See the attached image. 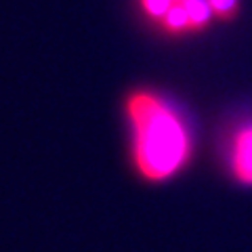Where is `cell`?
I'll return each mask as SVG.
<instances>
[{"label": "cell", "mask_w": 252, "mask_h": 252, "mask_svg": "<svg viewBox=\"0 0 252 252\" xmlns=\"http://www.w3.org/2000/svg\"><path fill=\"white\" fill-rule=\"evenodd\" d=\"M128 160L149 185H166L191 166L195 137L177 101L156 89H132L124 99Z\"/></svg>", "instance_id": "1"}, {"label": "cell", "mask_w": 252, "mask_h": 252, "mask_svg": "<svg viewBox=\"0 0 252 252\" xmlns=\"http://www.w3.org/2000/svg\"><path fill=\"white\" fill-rule=\"evenodd\" d=\"M223 166L235 185L252 189V118L231 126L223 143Z\"/></svg>", "instance_id": "2"}, {"label": "cell", "mask_w": 252, "mask_h": 252, "mask_svg": "<svg viewBox=\"0 0 252 252\" xmlns=\"http://www.w3.org/2000/svg\"><path fill=\"white\" fill-rule=\"evenodd\" d=\"M172 4H175V0H139V6L143 11V15L156 23L162 21V17L170 11Z\"/></svg>", "instance_id": "3"}, {"label": "cell", "mask_w": 252, "mask_h": 252, "mask_svg": "<svg viewBox=\"0 0 252 252\" xmlns=\"http://www.w3.org/2000/svg\"><path fill=\"white\" fill-rule=\"evenodd\" d=\"M208 4L215 13V19L220 21H229L240 13V0H208Z\"/></svg>", "instance_id": "4"}]
</instances>
